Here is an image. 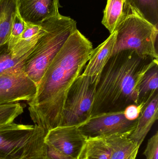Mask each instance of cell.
<instances>
[{"label":"cell","mask_w":158,"mask_h":159,"mask_svg":"<svg viewBox=\"0 0 158 159\" xmlns=\"http://www.w3.org/2000/svg\"><path fill=\"white\" fill-rule=\"evenodd\" d=\"M93 48L77 30L70 34L49 64L28 102L31 119L48 131L60 127L66 97L71 85L81 74Z\"/></svg>","instance_id":"cell-1"},{"label":"cell","mask_w":158,"mask_h":159,"mask_svg":"<svg viewBox=\"0 0 158 159\" xmlns=\"http://www.w3.org/2000/svg\"><path fill=\"white\" fill-rule=\"evenodd\" d=\"M158 63L157 59L141 57L131 50L112 55L96 84L92 116L123 111L130 105H138L141 80L146 73Z\"/></svg>","instance_id":"cell-2"},{"label":"cell","mask_w":158,"mask_h":159,"mask_svg":"<svg viewBox=\"0 0 158 159\" xmlns=\"http://www.w3.org/2000/svg\"><path fill=\"white\" fill-rule=\"evenodd\" d=\"M41 24L43 34L24 64L25 73L36 87L68 37L78 30L75 20L60 14L45 20Z\"/></svg>","instance_id":"cell-3"},{"label":"cell","mask_w":158,"mask_h":159,"mask_svg":"<svg viewBox=\"0 0 158 159\" xmlns=\"http://www.w3.org/2000/svg\"><path fill=\"white\" fill-rule=\"evenodd\" d=\"M46 132L35 125L0 126V159H40Z\"/></svg>","instance_id":"cell-4"},{"label":"cell","mask_w":158,"mask_h":159,"mask_svg":"<svg viewBox=\"0 0 158 159\" xmlns=\"http://www.w3.org/2000/svg\"><path fill=\"white\" fill-rule=\"evenodd\" d=\"M115 31L116 43L112 55L131 50L141 57L158 59V27L138 16L128 15L121 18Z\"/></svg>","instance_id":"cell-5"},{"label":"cell","mask_w":158,"mask_h":159,"mask_svg":"<svg viewBox=\"0 0 158 159\" xmlns=\"http://www.w3.org/2000/svg\"><path fill=\"white\" fill-rule=\"evenodd\" d=\"M97 82L82 74L75 80L66 97L60 127H78L91 117Z\"/></svg>","instance_id":"cell-6"},{"label":"cell","mask_w":158,"mask_h":159,"mask_svg":"<svg viewBox=\"0 0 158 159\" xmlns=\"http://www.w3.org/2000/svg\"><path fill=\"white\" fill-rule=\"evenodd\" d=\"M137 119H127L123 111L109 112L92 116L78 128L87 137L114 134L130 135L136 127Z\"/></svg>","instance_id":"cell-7"},{"label":"cell","mask_w":158,"mask_h":159,"mask_svg":"<svg viewBox=\"0 0 158 159\" xmlns=\"http://www.w3.org/2000/svg\"><path fill=\"white\" fill-rule=\"evenodd\" d=\"M36 84L24 71L0 75V105L19 103L28 102L36 94Z\"/></svg>","instance_id":"cell-8"},{"label":"cell","mask_w":158,"mask_h":159,"mask_svg":"<svg viewBox=\"0 0 158 159\" xmlns=\"http://www.w3.org/2000/svg\"><path fill=\"white\" fill-rule=\"evenodd\" d=\"M87 138L76 126L58 127L47 132L44 142L66 156L79 159Z\"/></svg>","instance_id":"cell-9"},{"label":"cell","mask_w":158,"mask_h":159,"mask_svg":"<svg viewBox=\"0 0 158 159\" xmlns=\"http://www.w3.org/2000/svg\"><path fill=\"white\" fill-rule=\"evenodd\" d=\"M59 0H17V11L27 24L41 25L45 20L58 16Z\"/></svg>","instance_id":"cell-10"},{"label":"cell","mask_w":158,"mask_h":159,"mask_svg":"<svg viewBox=\"0 0 158 159\" xmlns=\"http://www.w3.org/2000/svg\"><path fill=\"white\" fill-rule=\"evenodd\" d=\"M116 40L115 31L105 41L93 49L83 75L98 81L102 70L113 55Z\"/></svg>","instance_id":"cell-11"},{"label":"cell","mask_w":158,"mask_h":159,"mask_svg":"<svg viewBox=\"0 0 158 159\" xmlns=\"http://www.w3.org/2000/svg\"><path fill=\"white\" fill-rule=\"evenodd\" d=\"M158 118V93L142 110L136 127L129 138L140 147Z\"/></svg>","instance_id":"cell-12"},{"label":"cell","mask_w":158,"mask_h":159,"mask_svg":"<svg viewBox=\"0 0 158 159\" xmlns=\"http://www.w3.org/2000/svg\"><path fill=\"white\" fill-rule=\"evenodd\" d=\"M131 15L158 28V0H125L122 17Z\"/></svg>","instance_id":"cell-13"},{"label":"cell","mask_w":158,"mask_h":159,"mask_svg":"<svg viewBox=\"0 0 158 159\" xmlns=\"http://www.w3.org/2000/svg\"><path fill=\"white\" fill-rule=\"evenodd\" d=\"M44 32L42 25L27 24L16 45L11 51L14 58L26 61L35 48L39 39Z\"/></svg>","instance_id":"cell-14"},{"label":"cell","mask_w":158,"mask_h":159,"mask_svg":"<svg viewBox=\"0 0 158 159\" xmlns=\"http://www.w3.org/2000/svg\"><path fill=\"white\" fill-rule=\"evenodd\" d=\"M128 134L104 136L111 148L110 159H136L140 146Z\"/></svg>","instance_id":"cell-15"},{"label":"cell","mask_w":158,"mask_h":159,"mask_svg":"<svg viewBox=\"0 0 158 159\" xmlns=\"http://www.w3.org/2000/svg\"><path fill=\"white\" fill-rule=\"evenodd\" d=\"M17 13V0H0V46L8 42Z\"/></svg>","instance_id":"cell-16"},{"label":"cell","mask_w":158,"mask_h":159,"mask_svg":"<svg viewBox=\"0 0 158 159\" xmlns=\"http://www.w3.org/2000/svg\"><path fill=\"white\" fill-rule=\"evenodd\" d=\"M158 63L146 73L140 82L138 105L142 110L152 100L155 94L158 93Z\"/></svg>","instance_id":"cell-17"},{"label":"cell","mask_w":158,"mask_h":159,"mask_svg":"<svg viewBox=\"0 0 158 159\" xmlns=\"http://www.w3.org/2000/svg\"><path fill=\"white\" fill-rule=\"evenodd\" d=\"M111 148L104 136L87 137L79 159H110Z\"/></svg>","instance_id":"cell-18"},{"label":"cell","mask_w":158,"mask_h":159,"mask_svg":"<svg viewBox=\"0 0 158 159\" xmlns=\"http://www.w3.org/2000/svg\"><path fill=\"white\" fill-rule=\"evenodd\" d=\"M125 0H107L102 23L113 33L119 22L123 12Z\"/></svg>","instance_id":"cell-19"},{"label":"cell","mask_w":158,"mask_h":159,"mask_svg":"<svg viewBox=\"0 0 158 159\" xmlns=\"http://www.w3.org/2000/svg\"><path fill=\"white\" fill-rule=\"evenodd\" d=\"M25 62L13 57L7 43L0 46V75L24 71Z\"/></svg>","instance_id":"cell-20"},{"label":"cell","mask_w":158,"mask_h":159,"mask_svg":"<svg viewBox=\"0 0 158 159\" xmlns=\"http://www.w3.org/2000/svg\"><path fill=\"white\" fill-rule=\"evenodd\" d=\"M24 112V107L20 103L0 105V126L14 122Z\"/></svg>","instance_id":"cell-21"},{"label":"cell","mask_w":158,"mask_h":159,"mask_svg":"<svg viewBox=\"0 0 158 159\" xmlns=\"http://www.w3.org/2000/svg\"><path fill=\"white\" fill-rule=\"evenodd\" d=\"M26 26L27 23L21 19L17 11L12 26L10 37L7 43V46L10 51L18 43L26 29Z\"/></svg>","instance_id":"cell-22"},{"label":"cell","mask_w":158,"mask_h":159,"mask_svg":"<svg viewBox=\"0 0 158 159\" xmlns=\"http://www.w3.org/2000/svg\"><path fill=\"white\" fill-rule=\"evenodd\" d=\"M146 159H158V132L148 140L143 153Z\"/></svg>","instance_id":"cell-23"},{"label":"cell","mask_w":158,"mask_h":159,"mask_svg":"<svg viewBox=\"0 0 158 159\" xmlns=\"http://www.w3.org/2000/svg\"><path fill=\"white\" fill-rule=\"evenodd\" d=\"M40 159H75L59 152L45 143L43 152Z\"/></svg>","instance_id":"cell-24"},{"label":"cell","mask_w":158,"mask_h":159,"mask_svg":"<svg viewBox=\"0 0 158 159\" xmlns=\"http://www.w3.org/2000/svg\"><path fill=\"white\" fill-rule=\"evenodd\" d=\"M142 110L139 106L132 104L126 107L123 112L127 119L130 120H134L138 118Z\"/></svg>","instance_id":"cell-25"}]
</instances>
